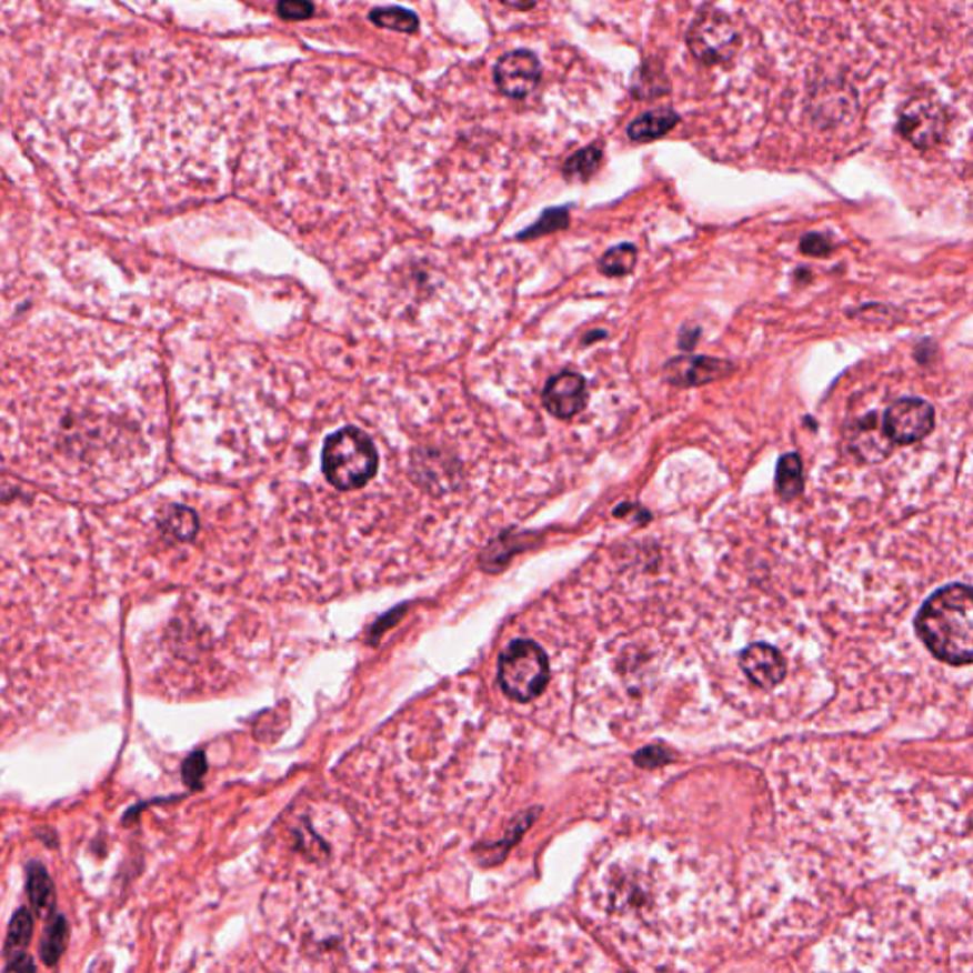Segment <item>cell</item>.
<instances>
[{
    "instance_id": "2",
    "label": "cell",
    "mask_w": 973,
    "mask_h": 973,
    "mask_svg": "<svg viewBox=\"0 0 973 973\" xmlns=\"http://www.w3.org/2000/svg\"><path fill=\"white\" fill-rule=\"evenodd\" d=\"M927 651L951 665H970L973 658V595L966 584H949L927 598L914 620Z\"/></svg>"
},
{
    "instance_id": "19",
    "label": "cell",
    "mask_w": 973,
    "mask_h": 973,
    "mask_svg": "<svg viewBox=\"0 0 973 973\" xmlns=\"http://www.w3.org/2000/svg\"><path fill=\"white\" fill-rule=\"evenodd\" d=\"M601 160H603V154H601L599 149H585V151L574 154L566 162V175L569 178L588 179L598 171Z\"/></svg>"
},
{
    "instance_id": "10",
    "label": "cell",
    "mask_w": 973,
    "mask_h": 973,
    "mask_svg": "<svg viewBox=\"0 0 973 973\" xmlns=\"http://www.w3.org/2000/svg\"><path fill=\"white\" fill-rule=\"evenodd\" d=\"M732 365L718 358L710 355H679L675 360L665 363V379L675 387H700L708 382L718 381L729 375Z\"/></svg>"
},
{
    "instance_id": "8",
    "label": "cell",
    "mask_w": 973,
    "mask_h": 973,
    "mask_svg": "<svg viewBox=\"0 0 973 973\" xmlns=\"http://www.w3.org/2000/svg\"><path fill=\"white\" fill-rule=\"evenodd\" d=\"M947 117L932 99H914L900 117V133L916 149H932L945 136Z\"/></svg>"
},
{
    "instance_id": "21",
    "label": "cell",
    "mask_w": 973,
    "mask_h": 973,
    "mask_svg": "<svg viewBox=\"0 0 973 973\" xmlns=\"http://www.w3.org/2000/svg\"><path fill=\"white\" fill-rule=\"evenodd\" d=\"M63 941H66V926H63V922L58 921L52 927H50L47 943H44V947H42L44 962H48V964H53V962H56V959L60 956L61 947H63Z\"/></svg>"
},
{
    "instance_id": "9",
    "label": "cell",
    "mask_w": 973,
    "mask_h": 973,
    "mask_svg": "<svg viewBox=\"0 0 973 973\" xmlns=\"http://www.w3.org/2000/svg\"><path fill=\"white\" fill-rule=\"evenodd\" d=\"M544 408L558 419H571L579 414L588 402V384L579 373L563 371L548 381L542 392Z\"/></svg>"
},
{
    "instance_id": "12",
    "label": "cell",
    "mask_w": 973,
    "mask_h": 973,
    "mask_svg": "<svg viewBox=\"0 0 973 973\" xmlns=\"http://www.w3.org/2000/svg\"><path fill=\"white\" fill-rule=\"evenodd\" d=\"M889 435L882 430V419L876 413L863 417L852 432V449L862 461L879 462L890 453Z\"/></svg>"
},
{
    "instance_id": "3",
    "label": "cell",
    "mask_w": 973,
    "mask_h": 973,
    "mask_svg": "<svg viewBox=\"0 0 973 973\" xmlns=\"http://www.w3.org/2000/svg\"><path fill=\"white\" fill-rule=\"evenodd\" d=\"M322 470L339 491H358L379 472L375 443L358 428L337 430L323 443Z\"/></svg>"
},
{
    "instance_id": "16",
    "label": "cell",
    "mask_w": 973,
    "mask_h": 973,
    "mask_svg": "<svg viewBox=\"0 0 973 973\" xmlns=\"http://www.w3.org/2000/svg\"><path fill=\"white\" fill-rule=\"evenodd\" d=\"M31 932H33V922L31 914L27 913L26 909H21L20 913L16 914L10 934L7 940V956L8 961H18L23 956L29 941H31Z\"/></svg>"
},
{
    "instance_id": "7",
    "label": "cell",
    "mask_w": 973,
    "mask_h": 973,
    "mask_svg": "<svg viewBox=\"0 0 973 973\" xmlns=\"http://www.w3.org/2000/svg\"><path fill=\"white\" fill-rule=\"evenodd\" d=\"M542 79V67L533 52L512 50L494 66V84L502 96L525 99L536 90Z\"/></svg>"
},
{
    "instance_id": "1",
    "label": "cell",
    "mask_w": 973,
    "mask_h": 973,
    "mask_svg": "<svg viewBox=\"0 0 973 973\" xmlns=\"http://www.w3.org/2000/svg\"><path fill=\"white\" fill-rule=\"evenodd\" d=\"M162 443L159 373L130 331L53 318L0 355V459L48 493L126 499L159 472Z\"/></svg>"
},
{
    "instance_id": "13",
    "label": "cell",
    "mask_w": 973,
    "mask_h": 973,
    "mask_svg": "<svg viewBox=\"0 0 973 973\" xmlns=\"http://www.w3.org/2000/svg\"><path fill=\"white\" fill-rule=\"evenodd\" d=\"M679 117L670 109H656L649 111L633 120L630 126V138L633 141H652V139L662 138L665 133H670L678 126Z\"/></svg>"
},
{
    "instance_id": "18",
    "label": "cell",
    "mask_w": 973,
    "mask_h": 973,
    "mask_svg": "<svg viewBox=\"0 0 973 973\" xmlns=\"http://www.w3.org/2000/svg\"><path fill=\"white\" fill-rule=\"evenodd\" d=\"M371 20L375 21L377 26L392 31H414L419 27V20L413 13L403 10V8H381L371 13Z\"/></svg>"
},
{
    "instance_id": "20",
    "label": "cell",
    "mask_w": 973,
    "mask_h": 973,
    "mask_svg": "<svg viewBox=\"0 0 973 973\" xmlns=\"http://www.w3.org/2000/svg\"><path fill=\"white\" fill-rule=\"evenodd\" d=\"M278 13L282 16L283 20H309L310 16L314 13V7L310 0H280Z\"/></svg>"
},
{
    "instance_id": "22",
    "label": "cell",
    "mask_w": 973,
    "mask_h": 973,
    "mask_svg": "<svg viewBox=\"0 0 973 973\" xmlns=\"http://www.w3.org/2000/svg\"><path fill=\"white\" fill-rule=\"evenodd\" d=\"M566 224V211L555 210L546 213L542 221L539 224H534L531 231L526 232V234H531V237H536V234H542V232H552L558 231V229H563Z\"/></svg>"
},
{
    "instance_id": "14",
    "label": "cell",
    "mask_w": 973,
    "mask_h": 973,
    "mask_svg": "<svg viewBox=\"0 0 973 973\" xmlns=\"http://www.w3.org/2000/svg\"><path fill=\"white\" fill-rule=\"evenodd\" d=\"M803 462L799 454H783L778 462L776 491L783 500L795 499L803 491Z\"/></svg>"
},
{
    "instance_id": "6",
    "label": "cell",
    "mask_w": 973,
    "mask_h": 973,
    "mask_svg": "<svg viewBox=\"0 0 973 973\" xmlns=\"http://www.w3.org/2000/svg\"><path fill=\"white\" fill-rule=\"evenodd\" d=\"M935 409L922 398H901L882 417V430L897 445H913L932 434Z\"/></svg>"
},
{
    "instance_id": "4",
    "label": "cell",
    "mask_w": 973,
    "mask_h": 973,
    "mask_svg": "<svg viewBox=\"0 0 973 973\" xmlns=\"http://www.w3.org/2000/svg\"><path fill=\"white\" fill-rule=\"evenodd\" d=\"M550 681V664L542 646L529 639H518L499 658V684L515 702L539 698Z\"/></svg>"
},
{
    "instance_id": "15",
    "label": "cell",
    "mask_w": 973,
    "mask_h": 973,
    "mask_svg": "<svg viewBox=\"0 0 973 973\" xmlns=\"http://www.w3.org/2000/svg\"><path fill=\"white\" fill-rule=\"evenodd\" d=\"M638 263V248L633 243H620L601 257V272L606 277H624Z\"/></svg>"
},
{
    "instance_id": "17",
    "label": "cell",
    "mask_w": 973,
    "mask_h": 973,
    "mask_svg": "<svg viewBox=\"0 0 973 973\" xmlns=\"http://www.w3.org/2000/svg\"><path fill=\"white\" fill-rule=\"evenodd\" d=\"M29 895H31V905L34 913L44 916L52 913L53 903V886L52 882L48 881L47 873L42 869H33L31 879H29Z\"/></svg>"
},
{
    "instance_id": "5",
    "label": "cell",
    "mask_w": 973,
    "mask_h": 973,
    "mask_svg": "<svg viewBox=\"0 0 973 973\" xmlns=\"http://www.w3.org/2000/svg\"><path fill=\"white\" fill-rule=\"evenodd\" d=\"M686 42L698 61L715 66L736 56L740 34L726 13L704 12L692 23Z\"/></svg>"
},
{
    "instance_id": "11",
    "label": "cell",
    "mask_w": 973,
    "mask_h": 973,
    "mask_svg": "<svg viewBox=\"0 0 973 973\" xmlns=\"http://www.w3.org/2000/svg\"><path fill=\"white\" fill-rule=\"evenodd\" d=\"M743 673L761 689H774L788 675L782 652L766 643H753L740 654Z\"/></svg>"
},
{
    "instance_id": "24",
    "label": "cell",
    "mask_w": 973,
    "mask_h": 973,
    "mask_svg": "<svg viewBox=\"0 0 973 973\" xmlns=\"http://www.w3.org/2000/svg\"><path fill=\"white\" fill-rule=\"evenodd\" d=\"M502 2L513 10H529L536 4V0H502Z\"/></svg>"
},
{
    "instance_id": "23",
    "label": "cell",
    "mask_w": 973,
    "mask_h": 973,
    "mask_svg": "<svg viewBox=\"0 0 973 973\" xmlns=\"http://www.w3.org/2000/svg\"><path fill=\"white\" fill-rule=\"evenodd\" d=\"M831 248L833 245L822 234H806L803 238V242H801V250H803V253H809V255H827Z\"/></svg>"
}]
</instances>
